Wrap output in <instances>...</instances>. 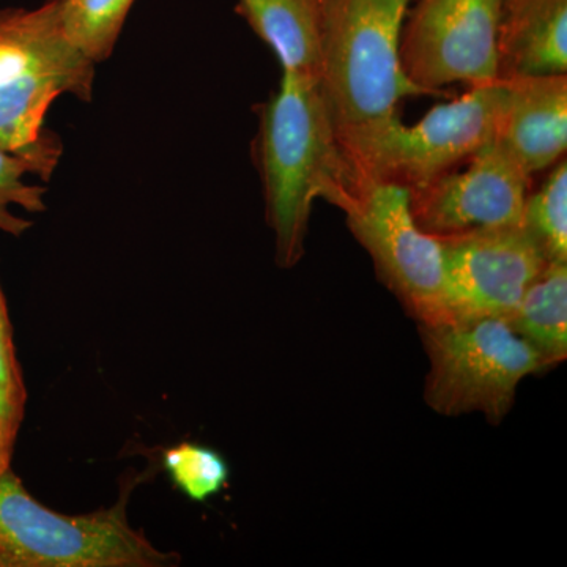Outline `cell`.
Wrapping results in <instances>:
<instances>
[{
    "label": "cell",
    "mask_w": 567,
    "mask_h": 567,
    "mask_svg": "<svg viewBox=\"0 0 567 567\" xmlns=\"http://www.w3.org/2000/svg\"><path fill=\"white\" fill-rule=\"evenodd\" d=\"M254 159L276 262L293 267L303 257L316 200L346 212L364 181L339 137L319 82L281 74L278 89L259 106Z\"/></svg>",
    "instance_id": "1"
},
{
    "label": "cell",
    "mask_w": 567,
    "mask_h": 567,
    "mask_svg": "<svg viewBox=\"0 0 567 567\" xmlns=\"http://www.w3.org/2000/svg\"><path fill=\"white\" fill-rule=\"evenodd\" d=\"M413 0H322L319 89L339 137L398 114L425 95L406 76L401 37Z\"/></svg>",
    "instance_id": "2"
},
{
    "label": "cell",
    "mask_w": 567,
    "mask_h": 567,
    "mask_svg": "<svg viewBox=\"0 0 567 567\" xmlns=\"http://www.w3.org/2000/svg\"><path fill=\"white\" fill-rule=\"evenodd\" d=\"M132 487L107 509L66 516L41 505L20 477L0 475V555L6 567H171L181 555L162 551L130 525Z\"/></svg>",
    "instance_id": "3"
},
{
    "label": "cell",
    "mask_w": 567,
    "mask_h": 567,
    "mask_svg": "<svg viewBox=\"0 0 567 567\" xmlns=\"http://www.w3.org/2000/svg\"><path fill=\"white\" fill-rule=\"evenodd\" d=\"M95 63L63 35L61 0L0 10V145L29 151L47 140L44 117L59 96L91 102Z\"/></svg>",
    "instance_id": "4"
},
{
    "label": "cell",
    "mask_w": 567,
    "mask_h": 567,
    "mask_svg": "<svg viewBox=\"0 0 567 567\" xmlns=\"http://www.w3.org/2000/svg\"><path fill=\"white\" fill-rule=\"evenodd\" d=\"M505 99V81L475 85L432 107L413 125L395 115L341 141L361 177L416 188L456 169L494 141Z\"/></svg>",
    "instance_id": "5"
},
{
    "label": "cell",
    "mask_w": 567,
    "mask_h": 567,
    "mask_svg": "<svg viewBox=\"0 0 567 567\" xmlns=\"http://www.w3.org/2000/svg\"><path fill=\"white\" fill-rule=\"evenodd\" d=\"M431 372L425 401L442 415L480 412L499 423L518 383L550 364L503 317H456L421 328Z\"/></svg>",
    "instance_id": "6"
},
{
    "label": "cell",
    "mask_w": 567,
    "mask_h": 567,
    "mask_svg": "<svg viewBox=\"0 0 567 567\" xmlns=\"http://www.w3.org/2000/svg\"><path fill=\"white\" fill-rule=\"evenodd\" d=\"M344 215L358 244L371 256L380 281L410 315L421 323L453 319L442 244L417 226L406 186L364 178Z\"/></svg>",
    "instance_id": "7"
},
{
    "label": "cell",
    "mask_w": 567,
    "mask_h": 567,
    "mask_svg": "<svg viewBox=\"0 0 567 567\" xmlns=\"http://www.w3.org/2000/svg\"><path fill=\"white\" fill-rule=\"evenodd\" d=\"M503 13L505 0H413L401 37L406 76L425 95L498 81Z\"/></svg>",
    "instance_id": "8"
},
{
    "label": "cell",
    "mask_w": 567,
    "mask_h": 567,
    "mask_svg": "<svg viewBox=\"0 0 567 567\" xmlns=\"http://www.w3.org/2000/svg\"><path fill=\"white\" fill-rule=\"evenodd\" d=\"M451 317L509 319L548 260L522 226L439 237Z\"/></svg>",
    "instance_id": "9"
},
{
    "label": "cell",
    "mask_w": 567,
    "mask_h": 567,
    "mask_svg": "<svg viewBox=\"0 0 567 567\" xmlns=\"http://www.w3.org/2000/svg\"><path fill=\"white\" fill-rule=\"evenodd\" d=\"M529 181L491 141L466 162L465 169L450 171L410 189V207L420 229L434 237L522 226Z\"/></svg>",
    "instance_id": "10"
},
{
    "label": "cell",
    "mask_w": 567,
    "mask_h": 567,
    "mask_svg": "<svg viewBox=\"0 0 567 567\" xmlns=\"http://www.w3.org/2000/svg\"><path fill=\"white\" fill-rule=\"evenodd\" d=\"M494 141L529 177L551 169L567 148V76L513 78Z\"/></svg>",
    "instance_id": "11"
},
{
    "label": "cell",
    "mask_w": 567,
    "mask_h": 567,
    "mask_svg": "<svg viewBox=\"0 0 567 567\" xmlns=\"http://www.w3.org/2000/svg\"><path fill=\"white\" fill-rule=\"evenodd\" d=\"M567 71V0L506 3L498 35V81Z\"/></svg>",
    "instance_id": "12"
},
{
    "label": "cell",
    "mask_w": 567,
    "mask_h": 567,
    "mask_svg": "<svg viewBox=\"0 0 567 567\" xmlns=\"http://www.w3.org/2000/svg\"><path fill=\"white\" fill-rule=\"evenodd\" d=\"M237 11L275 52L282 73L319 81L322 0H237Z\"/></svg>",
    "instance_id": "13"
},
{
    "label": "cell",
    "mask_w": 567,
    "mask_h": 567,
    "mask_svg": "<svg viewBox=\"0 0 567 567\" xmlns=\"http://www.w3.org/2000/svg\"><path fill=\"white\" fill-rule=\"evenodd\" d=\"M507 322L554 365L567 357V262H550Z\"/></svg>",
    "instance_id": "14"
},
{
    "label": "cell",
    "mask_w": 567,
    "mask_h": 567,
    "mask_svg": "<svg viewBox=\"0 0 567 567\" xmlns=\"http://www.w3.org/2000/svg\"><path fill=\"white\" fill-rule=\"evenodd\" d=\"M62 155V144L58 134H48L29 151H10L0 145V230L14 237L24 234L31 223L18 218L10 207L18 205L24 210L40 213L47 208L44 194L47 188L25 183L28 175H37L48 182L58 166Z\"/></svg>",
    "instance_id": "15"
},
{
    "label": "cell",
    "mask_w": 567,
    "mask_h": 567,
    "mask_svg": "<svg viewBox=\"0 0 567 567\" xmlns=\"http://www.w3.org/2000/svg\"><path fill=\"white\" fill-rule=\"evenodd\" d=\"M136 0H61V25L82 55L100 63L111 58Z\"/></svg>",
    "instance_id": "16"
},
{
    "label": "cell",
    "mask_w": 567,
    "mask_h": 567,
    "mask_svg": "<svg viewBox=\"0 0 567 567\" xmlns=\"http://www.w3.org/2000/svg\"><path fill=\"white\" fill-rule=\"evenodd\" d=\"M522 227L548 262H567V164H555L546 182L525 200Z\"/></svg>",
    "instance_id": "17"
},
{
    "label": "cell",
    "mask_w": 567,
    "mask_h": 567,
    "mask_svg": "<svg viewBox=\"0 0 567 567\" xmlns=\"http://www.w3.org/2000/svg\"><path fill=\"white\" fill-rule=\"evenodd\" d=\"M163 465L175 487L193 502L219 494L229 481V465L218 451L196 443H181L163 453Z\"/></svg>",
    "instance_id": "18"
},
{
    "label": "cell",
    "mask_w": 567,
    "mask_h": 567,
    "mask_svg": "<svg viewBox=\"0 0 567 567\" xmlns=\"http://www.w3.org/2000/svg\"><path fill=\"white\" fill-rule=\"evenodd\" d=\"M25 401L28 393L14 349L6 297L0 287V409L22 421Z\"/></svg>",
    "instance_id": "19"
},
{
    "label": "cell",
    "mask_w": 567,
    "mask_h": 567,
    "mask_svg": "<svg viewBox=\"0 0 567 567\" xmlns=\"http://www.w3.org/2000/svg\"><path fill=\"white\" fill-rule=\"evenodd\" d=\"M21 420L0 409V475L10 470Z\"/></svg>",
    "instance_id": "20"
},
{
    "label": "cell",
    "mask_w": 567,
    "mask_h": 567,
    "mask_svg": "<svg viewBox=\"0 0 567 567\" xmlns=\"http://www.w3.org/2000/svg\"><path fill=\"white\" fill-rule=\"evenodd\" d=\"M0 567H6V566H3L2 555H0Z\"/></svg>",
    "instance_id": "21"
},
{
    "label": "cell",
    "mask_w": 567,
    "mask_h": 567,
    "mask_svg": "<svg viewBox=\"0 0 567 567\" xmlns=\"http://www.w3.org/2000/svg\"><path fill=\"white\" fill-rule=\"evenodd\" d=\"M509 2H513V0H505V6H506V3H509Z\"/></svg>",
    "instance_id": "22"
}]
</instances>
